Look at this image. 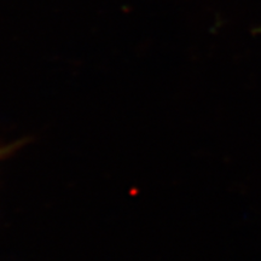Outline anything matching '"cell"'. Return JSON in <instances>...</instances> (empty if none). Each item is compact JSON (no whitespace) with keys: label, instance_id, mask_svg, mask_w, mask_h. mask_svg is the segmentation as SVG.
I'll return each mask as SVG.
<instances>
[{"label":"cell","instance_id":"1","mask_svg":"<svg viewBox=\"0 0 261 261\" xmlns=\"http://www.w3.org/2000/svg\"><path fill=\"white\" fill-rule=\"evenodd\" d=\"M18 145H21V143H14V144H6V145H0V161L8 158L9 155H11L16 149L18 148Z\"/></svg>","mask_w":261,"mask_h":261}]
</instances>
